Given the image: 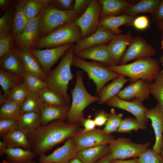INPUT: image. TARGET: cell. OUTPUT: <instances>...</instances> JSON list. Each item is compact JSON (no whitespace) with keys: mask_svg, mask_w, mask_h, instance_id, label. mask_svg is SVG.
<instances>
[{"mask_svg":"<svg viewBox=\"0 0 163 163\" xmlns=\"http://www.w3.org/2000/svg\"><path fill=\"white\" fill-rule=\"evenodd\" d=\"M80 123L72 124L64 120H55L38 129L27 136L31 150L36 155L45 154L57 144L79 131Z\"/></svg>","mask_w":163,"mask_h":163,"instance_id":"obj_1","label":"cell"},{"mask_svg":"<svg viewBox=\"0 0 163 163\" xmlns=\"http://www.w3.org/2000/svg\"><path fill=\"white\" fill-rule=\"evenodd\" d=\"M107 67L114 72L128 76L131 83L139 79L151 82L160 71L159 61L151 57L141 58L128 64Z\"/></svg>","mask_w":163,"mask_h":163,"instance_id":"obj_2","label":"cell"},{"mask_svg":"<svg viewBox=\"0 0 163 163\" xmlns=\"http://www.w3.org/2000/svg\"><path fill=\"white\" fill-rule=\"evenodd\" d=\"M73 46L66 52L58 65L47 75L45 81L47 87L58 93L68 105L70 102V97L67 93L68 84L73 78L70 68L75 55Z\"/></svg>","mask_w":163,"mask_h":163,"instance_id":"obj_3","label":"cell"},{"mask_svg":"<svg viewBox=\"0 0 163 163\" xmlns=\"http://www.w3.org/2000/svg\"><path fill=\"white\" fill-rule=\"evenodd\" d=\"M82 39L80 28L74 21L65 23L58 27L47 36L39 39L33 49L56 48L69 43H76Z\"/></svg>","mask_w":163,"mask_h":163,"instance_id":"obj_4","label":"cell"},{"mask_svg":"<svg viewBox=\"0 0 163 163\" xmlns=\"http://www.w3.org/2000/svg\"><path fill=\"white\" fill-rule=\"evenodd\" d=\"M83 74L82 71L77 72L75 86L71 91L72 100L67 121L71 123H81L84 119L85 109L99 99L98 96L92 95L86 90L83 81Z\"/></svg>","mask_w":163,"mask_h":163,"instance_id":"obj_5","label":"cell"},{"mask_svg":"<svg viewBox=\"0 0 163 163\" xmlns=\"http://www.w3.org/2000/svg\"><path fill=\"white\" fill-rule=\"evenodd\" d=\"M79 16L74 10L62 11L54 7L49 3L40 14L39 39L47 36L63 24L75 21Z\"/></svg>","mask_w":163,"mask_h":163,"instance_id":"obj_6","label":"cell"},{"mask_svg":"<svg viewBox=\"0 0 163 163\" xmlns=\"http://www.w3.org/2000/svg\"><path fill=\"white\" fill-rule=\"evenodd\" d=\"M72 65L82 69L88 74L96 86V94L107 82L114 80L121 75L109 69L100 62H88L75 55Z\"/></svg>","mask_w":163,"mask_h":163,"instance_id":"obj_7","label":"cell"},{"mask_svg":"<svg viewBox=\"0 0 163 163\" xmlns=\"http://www.w3.org/2000/svg\"><path fill=\"white\" fill-rule=\"evenodd\" d=\"M151 142L136 143L129 138L120 137L113 139L109 144L112 159L139 157L150 145Z\"/></svg>","mask_w":163,"mask_h":163,"instance_id":"obj_8","label":"cell"},{"mask_svg":"<svg viewBox=\"0 0 163 163\" xmlns=\"http://www.w3.org/2000/svg\"><path fill=\"white\" fill-rule=\"evenodd\" d=\"M102 9L99 0H91L84 12L74 21L81 30L82 39L88 37L97 30L100 26Z\"/></svg>","mask_w":163,"mask_h":163,"instance_id":"obj_9","label":"cell"},{"mask_svg":"<svg viewBox=\"0 0 163 163\" xmlns=\"http://www.w3.org/2000/svg\"><path fill=\"white\" fill-rule=\"evenodd\" d=\"M156 53L155 49L148 43L146 39L138 35L132 39L119 64L125 65L130 61L146 57H151Z\"/></svg>","mask_w":163,"mask_h":163,"instance_id":"obj_10","label":"cell"},{"mask_svg":"<svg viewBox=\"0 0 163 163\" xmlns=\"http://www.w3.org/2000/svg\"><path fill=\"white\" fill-rule=\"evenodd\" d=\"M72 137L78 151L94 146L107 145L114 139L111 134H106L102 129L96 128L85 133L79 131Z\"/></svg>","mask_w":163,"mask_h":163,"instance_id":"obj_11","label":"cell"},{"mask_svg":"<svg viewBox=\"0 0 163 163\" xmlns=\"http://www.w3.org/2000/svg\"><path fill=\"white\" fill-rule=\"evenodd\" d=\"M73 45L69 43L54 48L45 49H33L30 52L40 63L43 70L47 75L52 67L62 56Z\"/></svg>","mask_w":163,"mask_h":163,"instance_id":"obj_12","label":"cell"},{"mask_svg":"<svg viewBox=\"0 0 163 163\" xmlns=\"http://www.w3.org/2000/svg\"><path fill=\"white\" fill-rule=\"evenodd\" d=\"M41 14L37 17L28 20L16 43L14 47L17 51H29L33 49L34 44L39 39Z\"/></svg>","mask_w":163,"mask_h":163,"instance_id":"obj_13","label":"cell"},{"mask_svg":"<svg viewBox=\"0 0 163 163\" xmlns=\"http://www.w3.org/2000/svg\"><path fill=\"white\" fill-rule=\"evenodd\" d=\"M78 150L72 137L66 139L64 144L55 150L52 153L46 155H40V163H66L72 158L77 156Z\"/></svg>","mask_w":163,"mask_h":163,"instance_id":"obj_14","label":"cell"},{"mask_svg":"<svg viewBox=\"0 0 163 163\" xmlns=\"http://www.w3.org/2000/svg\"><path fill=\"white\" fill-rule=\"evenodd\" d=\"M108 106L122 109L133 114L136 119L142 123L146 124L149 119L145 116L146 112L149 110L137 98L131 101L122 100L116 95L109 99L105 103Z\"/></svg>","mask_w":163,"mask_h":163,"instance_id":"obj_15","label":"cell"},{"mask_svg":"<svg viewBox=\"0 0 163 163\" xmlns=\"http://www.w3.org/2000/svg\"><path fill=\"white\" fill-rule=\"evenodd\" d=\"M116 35L109 30L100 25L97 30L88 37L82 39L73 45L75 54L76 53L110 41Z\"/></svg>","mask_w":163,"mask_h":163,"instance_id":"obj_16","label":"cell"},{"mask_svg":"<svg viewBox=\"0 0 163 163\" xmlns=\"http://www.w3.org/2000/svg\"><path fill=\"white\" fill-rule=\"evenodd\" d=\"M145 116L150 119L155 137L152 149L160 154L163 149V109L157 103L156 105L148 110Z\"/></svg>","mask_w":163,"mask_h":163,"instance_id":"obj_17","label":"cell"},{"mask_svg":"<svg viewBox=\"0 0 163 163\" xmlns=\"http://www.w3.org/2000/svg\"><path fill=\"white\" fill-rule=\"evenodd\" d=\"M149 83L146 80L138 79L120 91L116 95L123 100L129 101L135 97L142 102L149 98Z\"/></svg>","mask_w":163,"mask_h":163,"instance_id":"obj_18","label":"cell"},{"mask_svg":"<svg viewBox=\"0 0 163 163\" xmlns=\"http://www.w3.org/2000/svg\"><path fill=\"white\" fill-rule=\"evenodd\" d=\"M133 38L131 30L116 35L107 45L109 54L115 65H118L125 50Z\"/></svg>","mask_w":163,"mask_h":163,"instance_id":"obj_19","label":"cell"},{"mask_svg":"<svg viewBox=\"0 0 163 163\" xmlns=\"http://www.w3.org/2000/svg\"><path fill=\"white\" fill-rule=\"evenodd\" d=\"M75 55L83 59H88L107 66L115 65L108 52L107 45L103 44L78 52Z\"/></svg>","mask_w":163,"mask_h":163,"instance_id":"obj_20","label":"cell"},{"mask_svg":"<svg viewBox=\"0 0 163 163\" xmlns=\"http://www.w3.org/2000/svg\"><path fill=\"white\" fill-rule=\"evenodd\" d=\"M0 58L1 69L22 77L25 70L15 47Z\"/></svg>","mask_w":163,"mask_h":163,"instance_id":"obj_21","label":"cell"},{"mask_svg":"<svg viewBox=\"0 0 163 163\" xmlns=\"http://www.w3.org/2000/svg\"><path fill=\"white\" fill-rule=\"evenodd\" d=\"M70 108L69 105L57 107L43 104L40 113L41 125L55 120H67Z\"/></svg>","mask_w":163,"mask_h":163,"instance_id":"obj_22","label":"cell"},{"mask_svg":"<svg viewBox=\"0 0 163 163\" xmlns=\"http://www.w3.org/2000/svg\"><path fill=\"white\" fill-rule=\"evenodd\" d=\"M136 17V15L125 14L107 16L100 18L99 25L108 29L116 35L119 34L123 32L119 27L123 25H132L133 22Z\"/></svg>","mask_w":163,"mask_h":163,"instance_id":"obj_23","label":"cell"},{"mask_svg":"<svg viewBox=\"0 0 163 163\" xmlns=\"http://www.w3.org/2000/svg\"><path fill=\"white\" fill-rule=\"evenodd\" d=\"M8 147L20 148L31 150V145L27 136L18 129H13L0 137Z\"/></svg>","mask_w":163,"mask_h":163,"instance_id":"obj_24","label":"cell"},{"mask_svg":"<svg viewBox=\"0 0 163 163\" xmlns=\"http://www.w3.org/2000/svg\"><path fill=\"white\" fill-rule=\"evenodd\" d=\"M17 123L18 129L28 136L42 126L40 113L30 112L21 114Z\"/></svg>","mask_w":163,"mask_h":163,"instance_id":"obj_25","label":"cell"},{"mask_svg":"<svg viewBox=\"0 0 163 163\" xmlns=\"http://www.w3.org/2000/svg\"><path fill=\"white\" fill-rule=\"evenodd\" d=\"M17 51L21 60L25 71L45 81L47 75L34 56L30 51Z\"/></svg>","mask_w":163,"mask_h":163,"instance_id":"obj_26","label":"cell"},{"mask_svg":"<svg viewBox=\"0 0 163 163\" xmlns=\"http://www.w3.org/2000/svg\"><path fill=\"white\" fill-rule=\"evenodd\" d=\"M102 9L100 18L122 15L133 3L124 0H99Z\"/></svg>","mask_w":163,"mask_h":163,"instance_id":"obj_27","label":"cell"},{"mask_svg":"<svg viewBox=\"0 0 163 163\" xmlns=\"http://www.w3.org/2000/svg\"><path fill=\"white\" fill-rule=\"evenodd\" d=\"M25 0H18L15 7L11 33L14 37L15 43L28 20L24 11Z\"/></svg>","mask_w":163,"mask_h":163,"instance_id":"obj_28","label":"cell"},{"mask_svg":"<svg viewBox=\"0 0 163 163\" xmlns=\"http://www.w3.org/2000/svg\"><path fill=\"white\" fill-rule=\"evenodd\" d=\"M125 76L121 75L117 78L104 86L98 94L99 100L98 103L101 104L106 102L111 97L117 95L120 91L124 84L129 79L125 78Z\"/></svg>","mask_w":163,"mask_h":163,"instance_id":"obj_29","label":"cell"},{"mask_svg":"<svg viewBox=\"0 0 163 163\" xmlns=\"http://www.w3.org/2000/svg\"><path fill=\"white\" fill-rule=\"evenodd\" d=\"M110 152L108 145H100L78 151L77 156L84 163H94Z\"/></svg>","mask_w":163,"mask_h":163,"instance_id":"obj_30","label":"cell"},{"mask_svg":"<svg viewBox=\"0 0 163 163\" xmlns=\"http://www.w3.org/2000/svg\"><path fill=\"white\" fill-rule=\"evenodd\" d=\"M161 0H142L133 4L123 14L135 15L142 13H149L152 15L156 10Z\"/></svg>","mask_w":163,"mask_h":163,"instance_id":"obj_31","label":"cell"},{"mask_svg":"<svg viewBox=\"0 0 163 163\" xmlns=\"http://www.w3.org/2000/svg\"><path fill=\"white\" fill-rule=\"evenodd\" d=\"M5 154L6 160L10 163H24L32 160L36 155L32 150L20 148L8 147Z\"/></svg>","mask_w":163,"mask_h":163,"instance_id":"obj_32","label":"cell"},{"mask_svg":"<svg viewBox=\"0 0 163 163\" xmlns=\"http://www.w3.org/2000/svg\"><path fill=\"white\" fill-rule=\"evenodd\" d=\"M37 93L43 104L57 107L68 105L66 100L60 94L47 87L40 90Z\"/></svg>","mask_w":163,"mask_h":163,"instance_id":"obj_33","label":"cell"},{"mask_svg":"<svg viewBox=\"0 0 163 163\" xmlns=\"http://www.w3.org/2000/svg\"><path fill=\"white\" fill-rule=\"evenodd\" d=\"M29 91V90L23 82L12 88L6 95H1L0 103L8 100L21 105Z\"/></svg>","mask_w":163,"mask_h":163,"instance_id":"obj_34","label":"cell"},{"mask_svg":"<svg viewBox=\"0 0 163 163\" xmlns=\"http://www.w3.org/2000/svg\"><path fill=\"white\" fill-rule=\"evenodd\" d=\"M43 104L37 92L29 91L21 105V114L30 112L40 113Z\"/></svg>","mask_w":163,"mask_h":163,"instance_id":"obj_35","label":"cell"},{"mask_svg":"<svg viewBox=\"0 0 163 163\" xmlns=\"http://www.w3.org/2000/svg\"><path fill=\"white\" fill-rule=\"evenodd\" d=\"M50 0H25L24 11L28 20L39 15L49 4Z\"/></svg>","mask_w":163,"mask_h":163,"instance_id":"obj_36","label":"cell"},{"mask_svg":"<svg viewBox=\"0 0 163 163\" xmlns=\"http://www.w3.org/2000/svg\"><path fill=\"white\" fill-rule=\"evenodd\" d=\"M17 1L13 2L0 18V37L11 33L13 19Z\"/></svg>","mask_w":163,"mask_h":163,"instance_id":"obj_37","label":"cell"},{"mask_svg":"<svg viewBox=\"0 0 163 163\" xmlns=\"http://www.w3.org/2000/svg\"><path fill=\"white\" fill-rule=\"evenodd\" d=\"M0 104V118L17 120L21 115V105L8 100L4 101Z\"/></svg>","mask_w":163,"mask_h":163,"instance_id":"obj_38","label":"cell"},{"mask_svg":"<svg viewBox=\"0 0 163 163\" xmlns=\"http://www.w3.org/2000/svg\"><path fill=\"white\" fill-rule=\"evenodd\" d=\"M23 82L22 77L0 69V85L6 95L12 88Z\"/></svg>","mask_w":163,"mask_h":163,"instance_id":"obj_39","label":"cell"},{"mask_svg":"<svg viewBox=\"0 0 163 163\" xmlns=\"http://www.w3.org/2000/svg\"><path fill=\"white\" fill-rule=\"evenodd\" d=\"M154 82H149L150 94L157 101V103L163 109V70L160 71Z\"/></svg>","mask_w":163,"mask_h":163,"instance_id":"obj_40","label":"cell"},{"mask_svg":"<svg viewBox=\"0 0 163 163\" xmlns=\"http://www.w3.org/2000/svg\"><path fill=\"white\" fill-rule=\"evenodd\" d=\"M23 82L29 91L37 92L40 90L47 87L46 82L25 71L22 75Z\"/></svg>","mask_w":163,"mask_h":163,"instance_id":"obj_41","label":"cell"},{"mask_svg":"<svg viewBox=\"0 0 163 163\" xmlns=\"http://www.w3.org/2000/svg\"><path fill=\"white\" fill-rule=\"evenodd\" d=\"M123 114L117 113L113 108H112L108 113L107 121L104 128L102 129L106 134H109L117 132L122 120Z\"/></svg>","mask_w":163,"mask_h":163,"instance_id":"obj_42","label":"cell"},{"mask_svg":"<svg viewBox=\"0 0 163 163\" xmlns=\"http://www.w3.org/2000/svg\"><path fill=\"white\" fill-rule=\"evenodd\" d=\"M145 125L136 119L127 117L122 119L117 132L120 133H129L132 131L145 129Z\"/></svg>","mask_w":163,"mask_h":163,"instance_id":"obj_43","label":"cell"},{"mask_svg":"<svg viewBox=\"0 0 163 163\" xmlns=\"http://www.w3.org/2000/svg\"><path fill=\"white\" fill-rule=\"evenodd\" d=\"M138 158L139 163H163L161 154L150 149H147Z\"/></svg>","mask_w":163,"mask_h":163,"instance_id":"obj_44","label":"cell"},{"mask_svg":"<svg viewBox=\"0 0 163 163\" xmlns=\"http://www.w3.org/2000/svg\"><path fill=\"white\" fill-rule=\"evenodd\" d=\"M15 45V38L11 33L0 37V58L14 47Z\"/></svg>","mask_w":163,"mask_h":163,"instance_id":"obj_45","label":"cell"},{"mask_svg":"<svg viewBox=\"0 0 163 163\" xmlns=\"http://www.w3.org/2000/svg\"><path fill=\"white\" fill-rule=\"evenodd\" d=\"M18 128L17 120L0 118V137L10 130Z\"/></svg>","mask_w":163,"mask_h":163,"instance_id":"obj_46","label":"cell"},{"mask_svg":"<svg viewBox=\"0 0 163 163\" xmlns=\"http://www.w3.org/2000/svg\"><path fill=\"white\" fill-rule=\"evenodd\" d=\"M50 3L56 8L63 11L73 10L74 0H50Z\"/></svg>","mask_w":163,"mask_h":163,"instance_id":"obj_47","label":"cell"},{"mask_svg":"<svg viewBox=\"0 0 163 163\" xmlns=\"http://www.w3.org/2000/svg\"><path fill=\"white\" fill-rule=\"evenodd\" d=\"M149 24L148 18L145 15H142L136 17L133 21L132 25L137 29L143 30L147 28Z\"/></svg>","mask_w":163,"mask_h":163,"instance_id":"obj_48","label":"cell"},{"mask_svg":"<svg viewBox=\"0 0 163 163\" xmlns=\"http://www.w3.org/2000/svg\"><path fill=\"white\" fill-rule=\"evenodd\" d=\"M108 118V113L101 110L97 111L94 120L96 126H101L105 125Z\"/></svg>","mask_w":163,"mask_h":163,"instance_id":"obj_49","label":"cell"},{"mask_svg":"<svg viewBox=\"0 0 163 163\" xmlns=\"http://www.w3.org/2000/svg\"><path fill=\"white\" fill-rule=\"evenodd\" d=\"M91 0H75L73 10L80 16L87 8Z\"/></svg>","mask_w":163,"mask_h":163,"instance_id":"obj_50","label":"cell"},{"mask_svg":"<svg viewBox=\"0 0 163 163\" xmlns=\"http://www.w3.org/2000/svg\"><path fill=\"white\" fill-rule=\"evenodd\" d=\"M153 21L157 24L163 21V0H161L156 10L152 15Z\"/></svg>","mask_w":163,"mask_h":163,"instance_id":"obj_51","label":"cell"},{"mask_svg":"<svg viewBox=\"0 0 163 163\" xmlns=\"http://www.w3.org/2000/svg\"><path fill=\"white\" fill-rule=\"evenodd\" d=\"M81 123L83 125L84 128L80 129L79 132L85 133L89 132L95 129L96 126L94 120L88 118H84Z\"/></svg>","mask_w":163,"mask_h":163,"instance_id":"obj_52","label":"cell"},{"mask_svg":"<svg viewBox=\"0 0 163 163\" xmlns=\"http://www.w3.org/2000/svg\"><path fill=\"white\" fill-rule=\"evenodd\" d=\"M13 2L10 0H0V8L4 13L10 7Z\"/></svg>","mask_w":163,"mask_h":163,"instance_id":"obj_53","label":"cell"},{"mask_svg":"<svg viewBox=\"0 0 163 163\" xmlns=\"http://www.w3.org/2000/svg\"><path fill=\"white\" fill-rule=\"evenodd\" d=\"M112 160L110 152L103 156L94 163H110Z\"/></svg>","mask_w":163,"mask_h":163,"instance_id":"obj_54","label":"cell"},{"mask_svg":"<svg viewBox=\"0 0 163 163\" xmlns=\"http://www.w3.org/2000/svg\"><path fill=\"white\" fill-rule=\"evenodd\" d=\"M110 163H139L138 158L124 160L122 159H113Z\"/></svg>","mask_w":163,"mask_h":163,"instance_id":"obj_55","label":"cell"},{"mask_svg":"<svg viewBox=\"0 0 163 163\" xmlns=\"http://www.w3.org/2000/svg\"><path fill=\"white\" fill-rule=\"evenodd\" d=\"M7 145L2 141H0V155L5 154V151L8 148Z\"/></svg>","mask_w":163,"mask_h":163,"instance_id":"obj_56","label":"cell"},{"mask_svg":"<svg viewBox=\"0 0 163 163\" xmlns=\"http://www.w3.org/2000/svg\"><path fill=\"white\" fill-rule=\"evenodd\" d=\"M66 163H84L77 156L74 157L69 161Z\"/></svg>","mask_w":163,"mask_h":163,"instance_id":"obj_57","label":"cell"},{"mask_svg":"<svg viewBox=\"0 0 163 163\" xmlns=\"http://www.w3.org/2000/svg\"><path fill=\"white\" fill-rule=\"evenodd\" d=\"M157 27L161 32V38L163 39V21L157 24Z\"/></svg>","mask_w":163,"mask_h":163,"instance_id":"obj_58","label":"cell"},{"mask_svg":"<svg viewBox=\"0 0 163 163\" xmlns=\"http://www.w3.org/2000/svg\"><path fill=\"white\" fill-rule=\"evenodd\" d=\"M159 62L161 65L163 66V53L159 59Z\"/></svg>","mask_w":163,"mask_h":163,"instance_id":"obj_59","label":"cell"},{"mask_svg":"<svg viewBox=\"0 0 163 163\" xmlns=\"http://www.w3.org/2000/svg\"><path fill=\"white\" fill-rule=\"evenodd\" d=\"M24 163H37L35 161H33L32 160L28 161Z\"/></svg>","mask_w":163,"mask_h":163,"instance_id":"obj_60","label":"cell"},{"mask_svg":"<svg viewBox=\"0 0 163 163\" xmlns=\"http://www.w3.org/2000/svg\"><path fill=\"white\" fill-rule=\"evenodd\" d=\"M161 49H163V39L162 40V41L161 42Z\"/></svg>","mask_w":163,"mask_h":163,"instance_id":"obj_61","label":"cell"},{"mask_svg":"<svg viewBox=\"0 0 163 163\" xmlns=\"http://www.w3.org/2000/svg\"><path fill=\"white\" fill-rule=\"evenodd\" d=\"M1 163H10L8 161H7L6 160H3V161Z\"/></svg>","mask_w":163,"mask_h":163,"instance_id":"obj_62","label":"cell"},{"mask_svg":"<svg viewBox=\"0 0 163 163\" xmlns=\"http://www.w3.org/2000/svg\"><path fill=\"white\" fill-rule=\"evenodd\" d=\"M161 156L163 157V150L160 153Z\"/></svg>","mask_w":163,"mask_h":163,"instance_id":"obj_63","label":"cell"}]
</instances>
